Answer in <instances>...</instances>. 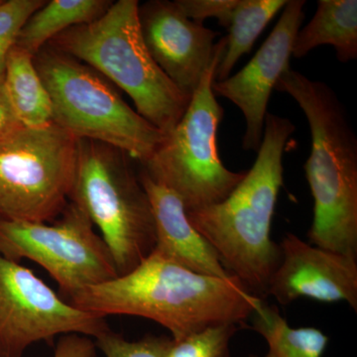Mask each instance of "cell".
<instances>
[{"label": "cell", "mask_w": 357, "mask_h": 357, "mask_svg": "<svg viewBox=\"0 0 357 357\" xmlns=\"http://www.w3.org/2000/svg\"><path fill=\"white\" fill-rule=\"evenodd\" d=\"M53 105V123L79 139L105 143L145 163L166 135L133 109L93 68L51 45L34 55Z\"/></svg>", "instance_id": "5"}, {"label": "cell", "mask_w": 357, "mask_h": 357, "mask_svg": "<svg viewBox=\"0 0 357 357\" xmlns=\"http://www.w3.org/2000/svg\"><path fill=\"white\" fill-rule=\"evenodd\" d=\"M93 338L82 335H67L59 338L54 357H96Z\"/></svg>", "instance_id": "24"}, {"label": "cell", "mask_w": 357, "mask_h": 357, "mask_svg": "<svg viewBox=\"0 0 357 357\" xmlns=\"http://www.w3.org/2000/svg\"><path fill=\"white\" fill-rule=\"evenodd\" d=\"M114 3L112 0H51L28 18L16 46L36 55L52 39L74 26L98 20Z\"/></svg>", "instance_id": "17"}, {"label": "cell", "mask_w": 357, "mask_h": 357, "mask_svg": "<svg viewBox=\"0 0 357 357\" xmlns=\"http://www.w3.org/2000/svg\"><path fill=\"white\" fill-rule=\"evenodd\" d=\"M279 246L281 262L270 278L266 296L283 306L306 298L345 302L357 311V258L312 245L291 232Z\"/></svg>", "instance_id": "13"}, {"label": "cell", "mask_w": 357, "mask_h": 357, "mask_svg": "<svg viewBox=\"0 0 357 357\" xmlns=\"http://www.w3.org/2000/svg\"><path fill=\"white\" fill-rule=\"evenodd\" d=\"M0 255L37 263L57 282L66 300L119 276L107 244L72 202L52 222L0 220Z\"/></svg>", "instance_id": "9"}, {"label": "cell", "mask_w": 357, "mask_h": 357, "mask_svg": "<svg viewBox=\"0 0 357 357\" xmlns=\"http://www.w3.org/2000/svg\"><path fill=\"white\" fill-rule=\"evenodd\" d=\"M0 2H1V0H0Z\"/></svg>", "instance_id": "27"}, {"label": "cell", "mask_w": 357, "mask_h": 357, "mask_svg": "<svg viewBox=\"0 0 357 357\" xmlns=\"http://www.w3.org/2000/svg\"><path fill=\"white\" fill-rule=\"evenodd\" d=\"M324 45L335 48L340 62L356 60V0H319L314 17L296 35L292 56L305 57Z\"/></svg>", "instance_id": "15"}, {"label": "cell", "mask_w": 357, "mask_h": 357, "mask_svg": "<svg viewBox=\"0 0 357 357\" xmlns=\"http://www.w3.org/2000/svg\"><path fill=\"white\" fill-rule=\"evenodd\" d=\"M131 161L110 145L77 140L70 202L100 229L119 276L137 267L156 243L151 204Z\"/></svg>", "instance_id": "6"}, {"label": "cell", "mask_w": 357, "mask_h": 357, "mask_svg": "<svg viewBox=\"0 0 357 357\" xmlns=\"http://www.w3.org/2000/svg\"><path fill=\"white\" fill-rule=\"evenodd\" d=\"M241 326L234 324L211 326L173 340L167 357H230V342Z\"/></svg>", "instance_id": "20"}, {"label": "cell", "mask_w": 357, "mask_h": 357, "mask_svg": "<svg viewBox=\"0 0 357 357\" xmlns=\"http://www.w3.org/2000/svg\"><path fill=\"white\" fill-rule=\"evenodd\" d=\"M238 0H175L185 17L203 24L206 18H217L220 26L229 29L232 11Z\"/></svg>", "instance_id": "23"}, {"label": "cell", "mask_w": 357, "mask_h": 357, "mask_svg": "<svg viewBox=\"0 0 357 357\" xmlns=\"http://www.w3.org/2000/svg\"><path fill=\"white\" fill-rule=\"evenodd\" d=\"M33 59L14 45L7 56L3 77L7 95L22 126L39 128L53 123V105Z\"/></svg>", "instance_id": "16"}, {"label": "cell", "mask_w": 357, "mask_h": 357, "mask_svg": "<svg viewBox=\"0 0 357 357\" xmlns=\"http://www.w3.org/2000/svg\"><path fill=\"white\" fill-rule=\"evenodd\" d=\"M138 6L137 0H119L98 20L70 27L48 44L126 91L136 112L167 135L182 119L191 96L172 83L148 52Z\"/></svg>", "instance_id": "4"}, {"label": "cell", "mask_w": 357, "mask_h": 357, "mask_svg": "<svg viewBox=\"0 0 357 357\" xmlns=\"http://www.w3.org/2000/svg\"><path fill=\"white\" fill-rule=\"evenodd\" d=\"M141 34L148 52L185 95L198 88L215 54L218 33L185 17L175 2L150 0L138 6Z\"/></svg>", "instance_id": "12"}, {"label": "cell", "mask_w": 357, "mask_h": 357, "mask_svg": "<svg viewBox=\"0 0 357 357\" xmlns=\"http://www.w3.org/2000/svg\"><path fill=\"white\" fill-rule=\"evenodd\" d=\"M45 0H7L0 2V76L4 74L7 56L16 43L18 34L28 18Z\"/></svg>", "instance_id": "22"}, {"label": "cell", "mask_w": 357, "mask_h": 357, "mask_svg": "<svg viewBox=\"0 0 357 357\" xmlns=\"http://www.w3.org/2000/svg\"><path fill=\"white\" fill-rule=\"evenodd\" d=\"M288 0H238L232 11L225 53L215 73V82L230 77L239 59L252 49L256 39Z\"/></svg>", "instance_id": "19"}, {"label": "cell", "mask_w": 357, "mask_h": 357, "mask_svg": "<svg viewBox=\"0 0 357 357\" xmlns=\"http://www.w3.org/2000/svg\"><path fill=\"white\" fill-rule=\"evenodd\" d=\"M77 156V138L55 123L0 142V220L54 222L69 204Z\"/></svg>", "instance_id": "8"}, {"label": "cell", "mask_w": 357, "mask_h": 357, "mask_svg": "<svg viewBox=\"0 0 357 357\" xmlns=\"http://www.w3.org/2000/svg\"><path fill=\"white\" fill-rule=\"evenodd\" d=\"M107 318L73 306L20 262L0 255V357H22L40 342L109 331Z\"/></svg>", "instance_id": "10"}, {"label": "cell", "mask_w": 357, "mask_h": 357, "mask_svg": "<svg viewBox=\"0 0 357 357\" xmlns=\"http://www.w3.org/2000/svg\"><path fill=\"white\" fill-rule=\"evenodd\" d=\"M274 89L292 96L311 129L304 166L314 199L309 243L357 258V137L344 107L330 86L291 68Z\"/></svg>", "instance_id": "3"}, {"label": "cell", "mask_w": 357, "mask_h": 357, "mask_svg": "<svg viewBox=\"0 0 357 357\" xmlns=\"http://www.w3.org/2000/svg\"><path fill=\"white\" fill-rule=\"evenodd\" d=\"M249 357H257V356H249Z\"/></svg>", "instance_id": "26"}, {"label": "cell", "mask_w": 357, "mask_h": 357, "mask_svg": "<svg viewBox=\"0 0 357 357\" xmlns=\"http://www.w3.org/2000/svg\"><path fill=\"white\" fill-rule=\"evenodd\" d=\"M138 177L153 211L156 229L154 252L196 273L234 278L223 266L215 248L192 227L177 195L155 182L141 168Z\"/></svg>", "instance_id": "14"}, {"label": "cell", "mask_w": 357, "mask_h": 357, "mask_svg": "<svg viewBox=\"0 0 357 357\" xmlns=\"http://www.w3.org/2000/svg\"><path fill=\"white\" fill-rule=\"evenodd\" d=\"M295 126L267 112L252 168L222 203L187 211L190 222L217 251L223 266L260 297L281 262L271 225L283 187V156ZM262 299V298H261Z\"/></svg>", "instance_id": "2"}, {"label": "cell", "mask_w": 357, "mask_h": 357, "mask_svg": "<svg viewBox=\"0 0 357 357\" xmlns=\"http://www.w3.org/2000/svg\"><path fill=\"white\" fill-rule=\"evenodd\" d=\"M93 340L105 357H167L173 344L172 337L166 335H146L131 342L112 330Z\"/></svg>", "instance_id": "21"}, {"label": "cell", "mask_w": 357, "mask_h": 357, "mask_svg": "<svg viewBox=\"0 0 357 357\" xmlns=\"http://www.w3.org/2000/svg\"><path fill=\"white\" fill-rule=\"evenodd\" d=\"M252 319L253 330L268 344L264 357H323L330 337L314 326L292 328L278 307L261 301Z\"/></svg>", "instance_id": "18"}, {"label": "cell", "mask_w": 357, "mask_h": 357, "mask_svg": "<svg viewBox=\"0 0 357 357\" xmlns=\"http://www.w3.org/2000/svg\"><path fill=\"white\" fill-rule=\"evenodd\" d=\"M305 0H290L261 48L245 67L222 82H213L215 96L227 98L246 121L243 148L257 152L264 132L268 102L279 77L290 69L294 40L304 20Z\"/></svg>", "instance_id": "11"}, {"label": "cell", "mask_w": 357, "mask_h": 357, "mask_svg": "<svg viewBox=\"0 0 357 357\" xmlns=\"http://www.w3.org/2000/svg\"><path fill=\"white\" fill-rule=\"evenodd\" d=\"M67 301L105 318L151 319L178 340L211 326H243L262 299L236 277L196 273L152 251L128 273L84 289Z\"/></svg>", "instance_id": "1"}, {"label": "cell", "mask_w": 357, "mask_h": 357, "mask_svg": "<svg viewBox=\"0 0 357 357\" xmlns=\"http://www.w3.org/2000/svg\"><path fill=\"white\" fill-rule=\"evenodd\" d=\"M225 49L223 37L182 119L151 158L140 164L152 180L177 195L187 211L222 203L246 175L229 170L218 153L223 109L211 86Z\"/></svg>", "instance_id": "7"}, {"label": "cell", "mask_w": 357, "mask_h": 357, "mask_svg": "<svg viewBox=\"0 0 357 357\" xmlns=\"http://www.w3.org/2000/svg\"><path fill=\"white\" fill-rule=\"evenodd\" d=\"M24 128L16 115L9 96L7 95L3 75L0 76V142Z\"/></svg>", "instance_id": "25"}]
</instances>
